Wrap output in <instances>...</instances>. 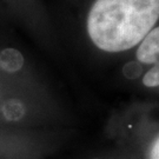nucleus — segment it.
Returning <instances> with one entry per match:
<instances>
[{
  "label": "nucleus",
  "mask_w": 159,
  "mask_h": 159,
  "mask_svg": "<svg viewBox=\"0 0 159 159\" xmlns=\"http://www.w3.org/2000/svg\"><path fill=\"white\" fill-rule=\"evenodd\" d=\"M159 19V0H96L87 17L93 44L106 52L130 50Z\"/></svg>",
  "instance_id": "obj_1"
},
{
  "label": "nucleus",
  "mask_w": 159,
  "mask_h": 159,
  "mask_svg": "<svg viewBox=\"0 0 159 159\" xmlns=\"http://www.w3.org/2000/svg\"><path fill=\"white\" fill-rule=\"evenodd\" d=\"M137 59L143 64L153 65L143 78V84L148 87H159V26L151 30L140 41L137 50Z\"/></svg>",
  "instance_id": "obj_2"
},
{
  "label": "nucleus",
  "mask_w": 159,
  "mask_h": 159,
  "mask_svg": "<svg viewBox=\"0 0 159 159\" xmlns=\"http://www.w3.org/2000/svg\"><path fill=\"white\" fill-rule=\"evenodd\" d=\"M148 159H159V136L156 138L151 145Z\"/></svg>",
  "instance_id": "obj_3"
}]
</instances>
